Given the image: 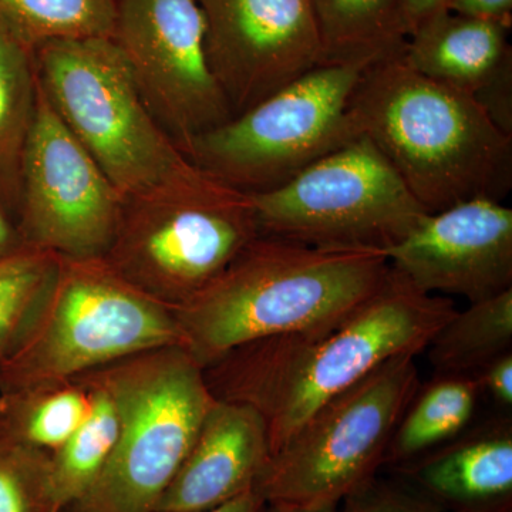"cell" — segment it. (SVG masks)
Listing matches in <instances>:
<instances>
[{
  "instance_id": "obj_15",
  "label": "cell",
  "mask_w": 512,
  "mask_h": 512,
  "mask_svg": "<svg viewBox=\"0 0 512 512\" xmlns=\"http://www.w3.org/2000/svg\"><path fill=\"white\" fill-rule=\"evenodd\" d=\"M271 458L261 414L247 404L215 399L187 457L154 512L210 510L255 490Z\"/></svg>"
},
{
  "instance_id": "obj_4",
  "label": "cell",
  "mask_w": 512,
  "mask_h": 512,
  "mask_svg": "<svg viewBox=\"0 0 512 512\" xmlns=\"http://www.w3.org/2000/svg\"><path fill=\"white\" fill-rule=\"evenodd\" d=\"M35 50L40 89L126 202L210 175L158 123L111 37L52 40Z\"/></svg>"
},
{
  "instance_id": "obj_2",
  "label": "cell",
  "mask_w": 512,
  "mask_h": 512,
  "mask_svg": "<svg viewBox=\"0 0 512 512\" xmlns=\"http://www.w3.org/2000/svg\"><path fill=\"white\" fill-rule=\"evenodd\" d=\"M383 252L320 249L261 235L174 309L181 346L205 369L256 340L339 325L386 282Z\"/></svg>"
},
{
  "instance_id": "obj_27",
  "label": "cell",
  "mask_w": 512,
  "mask_h": 512,
  "mask_svg": "<svg viewBox=\"0 0 512 512\" xmlns=\"http://www.w3.org/2000/svg\"><path fill=\"white\" fill-rule=\"evenodd\" d=\"M339 512H450L416 491L372 478L342 501Z\"/></svg>"
},
{
  "instance_id": "obj_21",
  "label": "cell",
  "mask_w": 512,
  "mask_h": 512,
  "mask_svg": "<svg viewBox=\"0 0 512 512\" xmlns=\"http://www.w3.org/2000/svg\"><path fill=\"white\" fill-rule=\"evenodd\" d=\"M93 407L84 380L40 384L0 393V427L20 443L55 453L79 430Z\"/></svg>"
},
{
  "instance_id": "obj_17",
  "label": "cell",
  "mask_w": 512,
  "mask_h": 512,
  "mask_svg": "<svg viewBox=\"0 0 512 512\" xmlns=\"http://www.w3.org/2000/svg\"><path fill=\"white\" fill-rule=\"evenodd\" d=\"M510 28L451 10L431 16L414 30L402 59L414 72L476 96L512 62Z\"/></svg>"
},
{
  "instance_id": "obj_18",
  "label": "cell",
  "mask_w": 512,
  "mask_h": 512,
  "mask_svg": "<svg viewBox=\"0 0 512 512\" xmlns=\"http://www.w3.org/2000/svg\"><path fill=\"white\" fill-rule=\"evenodd\" d=\"M318 25L323 64L366 70L403 56L400 0H311Z\"/></svg>"
},
{
  "instance_id": "obj_5",
  "label": "cell",
  "mask_w": 512,
  "mask_h": 512,
  "mask_svg": "<svg viewBox=\"0 0 512 512\" xmlns=\"http://www.w3.org/2000/svg\"><path fill=\"white\" fill-rule=\"evenodd\" d=\"M86 375L110 393L119 434L99 480L64 512H154L215 402L204 369L174 345Z\"/></svg>"
},
{
  "instance_id": "obj_19",
  "label": "cell",
  "mask_w": 512,
  "mask_h": 512,
  "mask_svg": "<svg viewBox=\"0 0 512 512\" xmlns=\"http://www.w3.org/2000/svg\"><path fill=\"white\" fill-rule=\"evenodd\" d=\"M481 390L474 376L436 375L419 387L394 430L384 464H404L468 429Z\"/></svg>"
},
{
  "instance_id": "obj_1",
  "label": "cell",
  "mask_w": 512,
  "mask_h": 512,
  "mask_svg": "<svg viewBox=\"0 0 512 512\" xmlns=\"http://www.w3.org/2000/svg\"><path fill=\"white\" fill-rule=\"evenodd\" d=\"M456 312L450 298L421 292L390 266L382 288L339 325L239 346L205 367V380L215 399L261 414L272 454L376 367L424 352Z\"/></svg>"
},
{
  "instance_id": "obj_28",
  "label": "cell",
  "mask_w": 512,
  "mask_h": 512,
  "mask_svg": "<svg viewBox=\"0 0 512 512\" xmlns=\"http://www.w3.org/2000/svg\"><path fill=\"white\" fill-rule=\"evenodd\" d=\"M474 99L494 121L495 126L512 136V62L505 64Z\"/></svg>"
},
{
  "instance_id": "obj_25",
  "label": "cell",
  "mask_w": 512,
  "mask_h": 512,
  "mask_svg": "<svg viewBox=\"0 0 512 512\" xmlns=\"http://www.w3.org/2000/svg\"><path fill=\"white\" fill-rule=\"evenodd\" d=\"M37 74L30 49L0 22V160L20 161L35 114Z\"/></svg>"
},
{
  "instance_id": "obj_9",
  "label": "cell",
  "mask_w": 512,
  "mask_h": 512,
  "mask_svg": "<svg viewBox=\"0 0 512 512\" xmlns=\"http://www.w3.org/2000/svg\"><path fill=\"white\" fill-rule=\"evenodd\" d=\"M420 384L416 356L393 357L376 367L276 448L255 490L266 505H339L375 478Z\"/></svg>"
},
{
  "instance_id": "obj_3",
  "label": "cell",
  "mask_w": 512,
  "mask_h": 512,
  "mask_svg": "<svg viewBox=\"0 0 512 512\" xmlns=\"http://www.w3.org/2000/svg\"><path fill=\"white\" fill-rule=\"evenodd\" d=\"M352 111L429 214L510 192L512 136L471 94L414 72L402 56L367 67Z\"/></svg>"
},
{
  "instance_id": "obj_14",
  "label": "cell",
  "mask_w": 512,
  "mask_h": 512,
  "mask_svg": "<svg viewBox=\"0 0 512 512\" xmlns=\"http://www.w3.org/2000/svg\"><path fill=\"white\" fill-rule=\"evenodd\" d=\"M387 261L421 292L484 301L512 288V210L490 198L426 214Z\"/></svg>"
},
{
  "instance_id": "obj_13",
  "label": "cell",
  "mask_w": 512,
  "mask_h": 512,
  "mask_svg": "<svg viewBox=\"0 0 512 512\" xmlns=\"http://www.w3.org/2000/svg\"><path fill=\"white\" fill-rule=\"evenodd\" d=\"M208 62L232 114L323 64L311 0H198Z\"/></svg>"
},
{
  "instance_id": "obj_33",
  "label": "cell",
  "mask_w": 512,
  "mask_h": 512,
  "mask_svg": "<svg viewBox=\"0 0 512 512\" xmlns=\"http://www.w3.org/2000/svg\"><path fill=\"white\" fill-rule=\"evenodd\" d=\"M26 247L18 227L10 224L8 217L0 211V258Z\"/></svg>"
},
{
  "instance_id": "obj_23",
  "label": "cell",
  "mask_w": 512,
  "mask_h": 512,
  "mask_svg": "<svg viewBox=\"0 0 512 512\" xmlns=\"http://www.w3.org/2000/svg\"><path fill=\"white\" fill-rule=\"evenodd\" d=\"M119 0H0V22L30 50L52 40L113 36Z\"/></svg>"
},
{
  "instance_id": "obj_7",
  "label": "cell",
  "mask_w": 512,
  "mask_h": 512,
  "mask_svg": "<svg viewBox=\"0 0 512 512\" xmlns=\"http://www.w3.org/2000/svg\"><path fill=\"white\" fill-rule=\"evenodd\" d=\"M258 235L249 194L208 175L127 201L103 258L137 291L174 311L215 281Z\"/></svg>"
},
{
  "instance_id": "obj_20",
  "label": "cell",
  "mask_w": 512,
  "mask_h": 512,
  "mask_svg": "<svg viewBox=\"0 0 512 512\" xmlns=\"http://www.w3.org/2000/svg\"><path fill=\"white\" fill-rule=\"evenodd\" d=\"M79 379L92 389V412L79 430L50 454L46 478L47 512H64L89 493L109 463L119 434V413L106 387L90 375Z\"/></svg>"
},
{
  "instance_id": "obj_30",
  "label": "cell",
  "mask_w": 512,
  "mask_h": 512,
  "mask_svg": "<svg viewBox=\"0 0 512 512\" xmlns=\"http://www.w3.org/2000/svg\"><path fill=\"white\" fill-rule=\"evenodd\" d=\"M447 9L457 15L500 23L511 29L512 0H451Z\"/></svg>"
},
{
  "instance_id": "obj_11",
  "label": "cell",
  "mask_w": 512,
  "mask_h": 512,
  "mask_svg": "<svg viewBox=\"0 0 512 512\" xmlns=\"http://www.w3.org/2000/svg\"><path fill=\"white\" fill-rule=\"evenodd\" d=\"M19 232L59 258H103L126 200L64 126L37 82L35 114L20 158Z\"/></svg>"
},
{
  "instance_id": "obj_24",
  "label": "cell",
  "mask_w": 512,
  "mask_h": 512,
  "mask_svg": "<svg viewBox=\"0 0 512 512\" xmlns=\"http://www.w3.org/2000/svg\"><path fill=\"white\" fill-rule=\"evenodd\" d=\"M59 256L23 247L0 258V363L28 332L56 272Z\"/></svg>"
},
{
  "instance_id": "obj_29",
  "label": "cell",
  "mask_w": 512,
  "mask_h": 512,
  "mask_svg": "<svg viewBox=\"0 0 512 512\" xmlns=\"http://www.w3.org/2000/svg\"><path fill=\"white\" fill-rule=\"evenodd\" d=\"M481 393H487L498 406L510 410L512 406V352L498 356L474 375Z\"/></svg>"
},
{
  "instance_id": "obj_16",
  "label": "cell",
  "mask_w": 512,
  "mask_h": 512,
  "mask_svg": "<svg viewBox=\"0 0 512 512\" xmlns=\"http://www.w3.org/2000/svg\"><path fill=\"white\" fill-rule=\"evenodd\" d=\"M420 493L450 512L512 511V420L495 417L410 463Z\"/></svg>"
},
{
  "instance_id": "obj_8",
  "label": "cell",
  "mask_w": 512,
  "mask_h": 512,
  "mask_svg": "<svg viewBox=\"0 0 512 512\" xmlns=\"http://www.w3.org/2000/svg\"><path fill=\"white\" fill-rule=\"evenodd\" d=\"M363 69L320 64L192 140L185 156L215 180L259 194L362 136L352 99Z\"/></svg>"
},
{
  "instance_id": "obj_31",
  "label": "cell",
  "mask_w": 512,
  "mask_h": 512,
  "mask_svg": "<svg viewBox=\"0 0 512 512\" xmlns=\"http://www.w3.org/2000/svg\"><path fill=\"white\" fill-rule=\"evenodd\" d=\"M450 2L451 0H400V15L407 39L421 23L446 10Z\"/></svg>"
},
{
  "instance_id": "obj_32",
  "label": "cell",
  "mask_w": 512,
  "mask_h": 512,
  "mask_svg": "<svg viewBox=\"0 0 512 512\" xmlns=\"http://www.w3.org/2000/svg\"><path fill=\"white\" fill-rule=\"evenodd\" d=\"M266 507L264 498L258 494V491L251 490L248 493L239 495L228 503L210 508V510L192 511V512H264Z\"/></svg>"
},
{
  "instance_id": "obj_22",
  "label": "cell",
  "mask_w": 512,
  "mask_h": 512,
  "mask_svg": "<svg viewBox=\"0 0 512 512\" xmlns=\"http://www.w3.org/2000/svg\"><path fill=\"white\" fill-rule=\"evenodd\" d=\"M426 350L436 375L464 376L512 352V288L454 313Z\"/></svg>"
},
{
  "instance_id": "obj_34",
  "label": "cell",
  "mask_w": 512,
  "mask_h": 512,
  "mask_svg": "<svg viewBox=\"0 0 512 512\" xmlns=\"http://www.w3.org/2000/svg\"><path fill=\"white\" fill-rule=\"evenodd\" d=\"M264 512H339L338 505L328 507H289V505H266Z\"/></svg>"
},
{
  "instance_id": "obj_6",
  "label": "cell",
  "mask_w": 512,
  "mask_h": 512,
  "mask_svg": "<svg viewBox=\"0 0 512 512\" xmlns=\"http://www.w3.org/2000/svg\"><path fill=\"white\" fill-rule=\"evenodd\" d=\"M181 346L171 309L104 258H59L18 348L0 363V393L67 382L146 350Z\"/></svg>"
},
{
  "instance_id": "obj_26",
  "label": "cell",
  "mask_w": 512,
  "mask_h": 512,
  "mask_svg": "<svg viewBox=\"0 0 512 512\" xmlns=\"http://www.w3.org/2000/svg\"><path fill=\"white\" fill-rule=\"evenodd\" d=\"M49 457L0 427V512H47Z\"/></svg>"
},
{
  "instance_id": "obj_10",
  "label": "cell",
  "mask_w": 512,
  "mask_h": 512,
  "mask_svg": "<svg viewBox=\"0 0 512 512\" xmlns=\"http://www.w3.org/2000/svg\"><path fill=\"white\" fill-rule=\"evenodd\" d=\"M249 198L259 234L338 251L386 255L429 214L365 136Z\"/></svg>"
},
{
  "instance_id": "obj_35",
  "label": "cell",
  "mask_w": 512,
  "mask_h": 512,
  "mask_svg": "<svg viewBox=\"0 0 512 512\" xmlns=\"http://www.w3.org/2000/svg\"><path fill=\"white\" fill-rule=\"evenodd\" d=\"M507 512H512V511H507Z\"/></svg>"
},
{
  "instance_id": "obj_12",
  "label": "cell",
  "mask_w": 512,
  "mask_h": 512,
  "mask_svg": "<svg viewBox=\"0 0 512 512\" xmlns=\"http://www.w3.org/2000/svg\"><path fill=\"white\" fill-rule=\"evenodd\" d=\"M111 39L181 150L234 114L208 62L198 0H119Z\"/></svg>"
}]
</instances>
